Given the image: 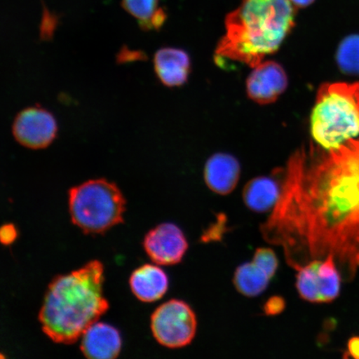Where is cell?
Listing matches in <instances>:
<instances>
[{
  "label": "cell",
  "instance_id": "8992f818",
  "mask_svg": "<svg viewBox=\"0 0 359 359\" xmlns=\"http://www.w3.org/2000/svg\"><path fill=\"white\" fill-rule=\"evenodd\" d=\"M151 330L156 342L165 348H185L197 331L196 313L182 300L170 299L156 309L151 317Z\"/></svg>",
  "mask_w": 359,
  "mask_h": 359
},
{
  "label": "cell",
  "instance_id": "ac0fdd59",
  "mask_svg": "<svg viewBox=\"0 0 359 359\" xmlns=\"http://www.w3.org/2000/svg\"><path fill=\"white\" fill-rule=\"evenodd\" d=\"M336 62L344 74L359 76V34H350L341 41Z\"/></svg>",
  "mask_w": 359,
  "mask_h": 359
},
{
  "label": "cell",
  "instance_id": "7402d4cb",
  "mask_svg": "<svg viewBox=\"0 0 359 359\" xmlns=\"http://www.w3.org/2000/svg\"><path fill=\"white\" fill-rule=\"evenodd\" d=\"M18 232L15 226L8 224L0 227V242L3 245H11L15 241Z\"/></svg>",
  "mask_w": 359,
  "mask_h": 359
},
{
  "label": "cell",
  "instance_id": "30bf717a",
  "mask_svg": "<svg viewBox=\"0 0 359 359\" xmlns=\"http://www.w3.org/2000/svg\"><path fill=\"white\" fill-rule=\"evenodd\" d=\"M288 87V77L276 62H260L246 81L247 95L251 100L266 105L276 102Z\"/></svg>",
  "mask_w": 359,
  "mask_h": 359
},
{
  "label": "cell",
  "instance_id": "52a82bcc",
  "mask_svg": "<svg viewBox=\"0 0 359 359\" xmlns=\"http://www.w3.org/2000/svg\"><path fill=\"white\" fill-rule=\"evenodd\" d=\"M297 271L296 288L302 299L311 303H327L338 297L342 279L333 257L313 260Z\"/></svg>",
  "mask_w": 359,
  "mask_h": 359
},
{
  "label": "cell",
  "instance_id": "ffe728a7",
  "mask_svg": "<svg viewBox=\"0 0 359 359\" xmlns=\"http://www.w3.org/2000/svg\"><path fill=\"white\" fill-rule=\"evenodd\" d=\"M226 226V219L224 215H219L217 222L210 226L201 239L205 242L219 241L224 234V228Z\"/></svg>",
  "mask_w": 359,
  "mask_h": 359
},
{
  "label": "cell",
  "instance_id": "277c9868",
  "mask_svg": "<svg viewBox=\"0 0 359 359\" xmlns=\"http://www.w3.org/2000/svg\"><path fill=\"white\" fill-rule=\"evenodd\" d=\"M312 137L325 151L359 135V83L322 84L311 116Z\"/></svg>",
  "mask_w": 359,
  "mask_h": 359
},
{
  "label": "cell",
  "instance_id": "6da1fadb",
  "mask_svg": "<svg viewBox=\"0 0 359 359\" xmlns=\"http://www.w3.org/2000/svg\"><path fill=\"white\" fill-rule=\"evenodd\" d=\"M326 151L292 155L281 170L280 198L259 231L296 271L332 257L352 279L359 268V141Z\"/></svg>",
  "mask_w": 359,
  "mask_h": 359
},
{
  "label": "cell",
  "instance_id": "603a6c76",
  "mask_svg": "<svg viewBox=\"0 0 359 359\" xmlns=\"http://www.w3.org/2000/svg\"><path fill=\"white\" fill-rule=\"evenodd\" d=\"M348 349L350 355L359 359V337H353V339L349 340Z\"/></svg>",
  "mask_w": 359,
  "mask_h": 359
},
{
  "label": "cell",
  "instance_id": "e0dca14e",
  "mask_svg": "<svg viewBox=\"0 0 359 359\" xmlns=\"http://www.w3.org/2000/svg\"><path fill=\"white\" fill-rule=\"evenodd\" d=\"M271 279L252 262L241 264L233 276V285L242 295L257 297L268 288Z\"/></svg>",
  "mask_w": 359,
  "mask_h": 359
},
{
  "label": "cell",
  "instance_id": "ba28073f",
  "mask_svg": "<svg viewBox=\"0 0 359 359\" xmlns=\"http://www.w3.org/2000/svg\"><path fill=\"white\" fill-rule=\"evenodd\" d=\"M57 133L55 115L43 107H27L13 121V137L20 145L30 149L40 150L50 146Z\"/></svg>",
  "mask_w": 359,
  "mask_h": 359
},
{
  "label": "cell",
  "instance_id": "9a60e30c",
  "mask_svg": "<svg viewBox=\"0 0 359 359\" xmlns=\"http://www.w3.org/2000/svg\"><path fill=\"white\" fill-rule=\"evenodd\" d=\"M130 288L140 302L154 303L164 297L169 289V278L155 264H144L130 277Z\"/></svg>",
  "mask_w": 359,
  "mask_h": 359
},
{
  "label": "cell",
  "instance_id": "5b68a950",
  "mask_svg": "<svg viewBox=\"0 0 359 359\" xmlns=\"http://www.w3.org/2000/svg\"><path fill=\"white\" fill-rule=\"evenodd\" d=\"M72 222L86 234H102L124 222L126 200L115 183L90 180L69 191Z\"/></svg>",
  "mask_w": 359,
  "mask_h": 359
},
{
  "label": "cell",
  "instance_id": "4fadbf2b",
  "mask_svg": "<svg viewBox=\"0 0 359 359\" xmlns=\"http://www.w3.org/2000/svg\"><path fill=\"white\" fill-rule=\"evenodd\" d=\"M281 192V168L272 177H258L246 183L242 199L247 208L255 213H267L275 208Z\"/></svg>",
  "mask_w": 359,
  "mask_h": 359
},
{
  "label": "cell",
  "instance_id": "8fae6325",
  "mask_svg": "<svg viewBox=\"0 0 359 359\" xmlns=\"http://www.w3.org/2000/svg\"><path fill=\"white\" fill-rule=\"evenodd\" d=\"M240 177L241 165L235 156L217 154L206 161L204 168L205 182L215 194H231L236 189Z\"/></svg>",
  "mask_w": 359,
  "mask_h": 359
},
{
  "label": "cell",
  "instance_id": "44dd1931",
  "mask_svg": "<svg viewBox=\"0 0 359 359\" xmlns=\"http://www.w3.org/2000/svg\"><path fill=\"white\" fill-rule=\"evenodd\" d=\"M286 302L284 298L280 296H272L264 304L263 312L267 316H276L284 312Z\"/></svg>",
  "mask_w": 359,
  "mask_h": 359
},
{
  "label": "cell",
  "instance_id": "5bb4252c",
  "mask_svg": "<svg viewBox=\"0 0 359 359\" xmlns=\"http://www.w3.org/2000/svg\"><path fill=\"white\" fill-rule=\"evenodd\" d=\"M154 69L157 77L165 86H182L189 77L190 57L182 49L161 48L154 57Z\"/></svg>",
  "mask_w": 359,
  "mask_h": 359
},
{
  "label": "cell",
  "instance_id": "d6986e66",
  "mask_svg": "<svg viewBox=\"0 0 359 359\" xmlns=\"http://www.w3.org/2000/svg\"><path fill=\"white\" fill-rule=\"evenodd\" d=\"M252 262L258 266L272 280L279 268V260L271 248H258L255 251Z\"/></svg>",
  "mask_w": 359,
  "mask_h": 359
},
{
  "label": "cell",
  "instance_id": "2e32d148",
  "mask_svg": "<svg viewBox=\"0 0 359 359\" xmlns=\"http://www.w3.org/2000/svg\"><path fill=\"white\" fill-rule=\"evenodd\" d=\"M122 6L145 31L160 29L167 20L160 0H122Z\"/></svg>",
  "mask_w": 359,
  "mask_h": 359
},
{
  "label": "cell",
  "instance_id": "7c38bea8",
  "mask_svg": "<svg viewBox=\"0 0 359 359\" xmlns=\"http://www.w3.org/2000/svg\"><path fill=\"white\" fill-rule=\"evenodd\" d=\"M81 350L91 359H112L122 349V337L114 326L97 323L90 326L83 334Z\"/></svg>",
  "mask_w": 359,
  "mask_h": 359
},
{
  "label": "cell",
  "instance_id": "7a4b0ae2",
  "mask_svg": "<svg viewBox=\"0 0 359 359\" xmlns=\"http://www.w3.org/2000/svg\"><path fill=\"white\" fill-rule=\"evenodd\" d=\"M104 268L93 260L53 280L45 295L39 321L53 342L71 344L109 309L103 295Z\"/></svg>",
  "mask_w": 359,
  "mask_h": 359
},
{
  "label": "cell",
  "instance_id": "cb8c5ba5",
  "mask_svg": "<svg viewBox=\"0 0 359 359\" xmlns=\"http://www.w3.org/2000/svg\"><path fill=\"white\" fill-rule=\"evenodd\" d=\"M290 1L293 4L295 7L306 8L311 6L316 0H290Z\"/></svg>",
  "mask_w": 359,
  "mask_h": 359
},
{
  "label": "cell",
  "instance_id": "3957f363",
  "mask_svg": "<svg viewBox=\"0 0 359 359\" xmlns=\"http://www.w3.org/2000/svg\"><path fill=\"white\" fill-rule=\"evenodd\" d=\"M295 6L290 0H242L226 19V34L219 42L218 60L257 67L273 55L295 24Z\"/></svg>",
  "mask_w": 359,
  "mask_h": 359
},
{
  "label": "cell",
  "instance_id": "9c48e42d",
  "mask_svg": "<svg viewBox=\"0 0 359 359\" xmlns=\"http://www.w3.org/2000/svg\"><path fill=\"white\" fill-rule=\"evenodd\" d=\"M143 248L158 266H172L182 262L189 244L182 229L173 223H161L147 232Z\"/></svg>",
  "mask_w": 359,
  "mask_h": 359
}]
</instances>
